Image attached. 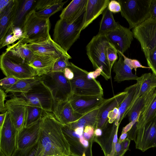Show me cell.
<instances>
[{
  "label": "cell",
  "mask_w": 156,
  "mask_h": 156,
  "mask_svg": "<svg viewBox=\"0 0 156 156\" xmlns=\"http://www.w3.org/2000/svg\"><path fill=\"white\" fill-rule=\"evenodd\" d=\"M69 144L61 123L51 112H46L41 119L36 156H70Z\"/></svg>",
  "instance_id": "obj_1"
},
{
  "label": "cell",
  "mask_w": 156,
  "mask_h": 156,
  "mask_svg": "<svg viewBox=\"0 0 156 156\" xmlns=\"http://www.w3.org/2000/svg\"><path fill=\"white\" fill-rule=\"evenodd\" d=\"M109 42L105 35L97 34L86 47L87 54L94 69L98 70L106 80L110 78L112 69L106 55V47Z\"/></svg>",
  "instance_id": "obj_2"
},
{
  "label": "cell",
  "mask_w": 156,
  "mask_h": 156,
  "mask_svg": "<svg viewBox=\"0 0 156 156\" xmlns=\"http://www.w3.org/2000/svg\"><path fill=\"white\" fill-rule=\"evenodd\" d=\"M73 73L69 80L72 94L78 96H103V91L99 81L89 77V72L70 62L68 66Z\"/></svg>",
  "instance_id": "obj_3"
},
{
  "label": "cell",
  "mask_w": 156,
  "mask_h": 156,
  "mask_svg": "<svg viewBox=\"0 0 156 156\" xmlns=\"http://www.w3.org/2000/svg\"><path fill=\"white\" fill-rule=\"evenodd\" d=\"M50 29L49 19L38 16L33 9L26 16L22 38L27 44L43 41L51 36Z\"/></svg>",
  "instance_id": "obj_4"
},
{
  "label": "cell",
  "mask_w": 156,
  "mask_h": 156,
  "mask_svg": "<svg viewBox=\"0 0 156 156\" xmlns=\"http://www.w3.org/2000/svg\"><path fill=\"white\" fill-rule=\"evenodd\" d=\"M85 12L74 22L68 23L60 19L56 23L53 40L67 52L79 37L84 23Z\"/></svg>",
  "instance_id": "obj_5"
},
{
  "label": "cell",
  "mask_w": 156,
  "mask_h": 156,
  "mask_svg": "<svg viewBox=\"0 0 156 156\" xmlns=\"http://www.w3.org/2000/svg\"><path fill=\"white\" fill-rule=\"evenodd\" d=\"M122 16L126 20L129 29H133L150 17L151 0H118Z\"/></svg>",
  "instance_id": "obj_6"
},
{
  "label": "cell",
  "mask_w": 156,
  "mask_h": 156,
  "mask_svg": "<svg viewBox=\"0 0 156 156\" xmlns=\"http://www.w3.org/2000/svg\"><path fill=\"white\" fill-rule=\"evenodd\" d=\"M12 96L22 100L27 105L40 107L48 112H52L53 98L49 90L42 81L27 93H14Z\"/></svg>",
  "instance_id": "obj_7"
},
{
  "label": "cell",
  "mask_w": 156,
  "mask_h": 156,
  "mask_svg": "<svg viewBox=\"0 0 156 156\" xmlns=\"http://www.w3.org/2000/svg\"><path fill=\"white\" fill-rule=\"evenodd\" d=\"M0 67L6 77L21 79L32 78L37 76L35 71L27 62L5 51L0 55Z\"/></svg>",
  "instance_id": "obj_8"
},
{
  "label": "cell",
  "mask_w": 156,
  "mask_h": 156,
  "mask_svg": "<svg viewBox=\"0 0 156 156\" xmlns=\"http://www.w3.org/2000/svg\"><path fill=\"white\" fill-rule=\"evenodd\" d=\"M41 81L50 90L54 103L68 100L72 94L69 80L63 72L51 71L42 76Z\"/></svg>",
  "instance_id": "obj_9"
},
{
  "label": "cell",
  "mask_w": 156,
  "mask_h": 156,
  "mask_svg": "<svg viewBox=\"0 0 156 156\" xmlns=\"http://www.w3.org/2000/svg\"><path fill=\"white\" fill-rule=\"evenodd\" d=\"M134 37L139 42L146 58L156 47V20L150 17L132 29Z\"/></svg>",
  "instance_id": "obj_10"
},
{
  "label": "cell",
  "mask_w": 156,
  "mask_h": 156,
  "mask_svg": "<svg viewBox=\"0 0 156 156\" xmlns=\"http://www.w3.org/2000/svg\"><path fill=\"white\" fill-rule=\"evenodd\" d=\"M63 134L69 146L70 156H92L93 141H89L83 134H77L74 129L67 124H61Z\"/></svg>",
  "instance_id": "obj_11"
},
{
  "label": "cell",
  "mask_w": 156,
  "mask_h": 156,
  "mask_svg": "<svg viewBox=\"0 0 156 156\" xmlns=\"http://www.w3.org/2000/svg\"><path fill=\"white\" fill-rule=\"evenodd\" d=\"M18 132L7 111L4 122L0 129V150L6 156H11L17 149Z\"/></svg>",
  "instance_id": "obj_12"
},
{
  "label": "cell",
  "mask_w": 156,
  "mask_h": 156,
  "mask_svg": "<svg viewBox=\"0 0 156 156\" xmlns=\"http://www.w3.org/2000/svg\"><path fill=\"white\" fill-rule=\"evenodd\" d=\"M120 124L115 121L108 124L102 130L99 136H94V142L97 143L101 148L105 156H115V147L119 139L118 132Z\"/></svg>",
  "instance_id": "obj_13"
},
{
  "label": "cell",
  "mask_w": 156,
  "mask_h": 156,
  "mask_svg": "<svg viewBox=\"0 0 156 156\" xmlns=\"http://www.w3.org/2000/svg\"><path fill=\"white\" fill-rule=\"evenodd\" d=\"M35 54L61 57H66L72 58L67 52L64 50L51 39V36L48 39L37 42L25 44Z\"/></svg>",
  "instance_id": "obj_14"
},
{
  "label": "cell",
  "mask_w": 156,
  "mask_h": 156,
  "mask_svg": "<svg viewBox=\"0 0 156 156\" xmlns=\"http://www.w3.org/2000/svg\"><path fill=\"white\" fill-rule=\"evenodd\" d=\"M5 104L15 127L19 131L25 126L27 105L22 100L13 96Z\"/></svg>",
  "instance_id": "obj_15"
},
{
  "label": "cell",
  "mask_w": 156,
  "mask_h": 156,
  "mask_svg": "<svg viewBox=\"0 0 156 156\" xmlns=\"http://www.w3.org/2000/svg\"><path fill=\"white\" fill-rule=\"evenodd\" d=\"M105 36L117 51L123 54L130 48L134 37L133 33L130 29L120 24Z\"/></svg>",
  "instance_id": "obj_16"
},
{
  "label": "cell",
  "mask_w": 156,
  "mask_h": 156,
  "mask_svg": "<svg viewBox=\"0 0 156 156\" xmlns=\"http://www.w3.org/2000/svg\"><path fill=\"white\" fill-rule=\"evenodd\" d=\"M103 96H78L72 94L69 100L76 112L84 115L98 108L105 99Z\"/></svg>",
  "instance_id": "obj_17"
},
{
  "label": "cell",
  "mask_w": 156,
  "mask_h": 156,
  "mask_svg": "<svg viewBox=\"0 0 156 156\" xmlns=\"http://www.w3.org/2000/svg\"><path fill=\"white\" fill-rule=\"evenodd\" d=\"M156 130V116L137 130L135 147L142 152L154 147Z\"/></svg>",
  "instance_id": "obj_18"
},
{
  "label": "cell",
  "mask_w": 156,
  "mask_h": 156,
  "mask_svg": "<svg viewBox=\"0 0 156 156\" xmlns=\"http://www.w3.org/2000/svg\"><path fill=\"white\" fill-rule=\"evenodd\" d=\"M41 119L27 126L23 127L18 131L17 149H26L33 146L37 143Z\"/></svg>",
  "instance_id": "obj_19"
},
{
  "label": "cell",
  "mask_w": 156,
  "mask_h": 156,
  "mask_svg": "<svg viewBox=\"0 0 156 156\" xmlns=\"http://www.w3.org/2000/svg\"><path fill=\"white\" fill-rule=\"evenodd\" d=\"M126 94V91L119 93L112 97L105 99L98 108L96 128L102 129L108 123L109 112L115 108H119Z\"/></svg>",
  "instance_id": "obj_20"
},
{
  "label": "cell",
  "mask_w": 156,
  "mask_h": 156,
  "mask_svg": "<svg viewBox=\"0 0 156 156\" xmlns=\"http://www.w3.org/2000/svg\"><path fill=\"white\" fill-rule=\"evenodd\" d=\"M52 112L56 119L64 124L75 122L83 115L74 110L69 100L54 102Z\"/></svg>",
  "instance_id": "obj_21"
},
{
  "label": "cell",
  "mask_w": 156,
  "mask_h": 156,
  "mask_svg": "<svg viewBox=\"0 0 156 156\" xmlns=\"http://www.w3.org/2000/svg\"><path fill=\"white\" fill-rule=\"evenodd\" d=\"M143 79L142 75L136 80V83L127 87L124 90L126 91V94L118 108V114L115 120L120 124L123 118L127 115L129 109L138 98Z\"/></svg>",
  "instance_id": "obj_22"
},
{
  "label": "cell",
  "mask_w": 156,
  "mask_h": 156,
  "mask_svg": "<svg viewBox=\"0 0 156 156\" xmlns=\"http://www.w3.org/2000/svg\"><path fill=\"white\" fill-rule=\"evenodd\" d=\"M20 2L19 0H11L8 6L0 13V42L12 24Z\"/></svg>",
  "instance_id": "obj_23"
},
{
  "label": "cell",
  "mask_w": 156,
  "mask_h": 156,
  "mask_svg": "<svg viewBox=\"0 0 156 156\" xmlns=\"http://www.w3.org/2000/svg\"><path fill=\"white\" fill-rule=\"evenodd\" d=\"M109 2V0H87L82 30L102 14Z\"/></svg>",
  "instance_id": "obj_24"
},
{
  "label": "cell",
  "mask_w": 156,
  "mask_h": 156,
  "mask_svg": "<svg viewBox=\"0 0 156 156\" xmlns=\"http://www.w3.org/2000/svg\"><path fill=\"white\" fill-rule=\"evenodd\" d=\"M87 0H73L62 9L60 19L68 23H72L85 11Z\"/></svg>",
  "instance_id": "obj_25"
},
{
  "label": "cell",
  "mask_w": 156,
  "mask_h": 156,
  "mask_svg": "<svg viewBox=\"0 0 156 156\" xmlns=\"http://www.w3.org/2000/svg\"><path fill=\"white\" fill-rule=\"evenodd\" d=\"M59 58L35 55L34 59L29 64L35 71L37 76H42L51 71L55 63Z\"/></svg>",
  "instance_id": "obj_26"
},
{
  "label": "cell",
  "mask_w": 156,
  "mask_h": 156,
  "mask_svg": "<svg viewBox=\"0 0 156 156\" xmlns=\"http://www.w3.org/2000/svg\"><path fill=\"white\" fill-rule=\"evenodd\" d=\"M119 58L114 63L112 71L115 75L114 80L117 83L130 80H136L138 77L132 73V69L125 63L121 54L118 51Z\"/></svg>",
  "instance_id": "obj_27"
},
{
  "label": "cell",
  "mask_w": 156,
  "mask_h": 156,
  "mask_svg": "<svg viewBox=\"0 0 156 156\" xmlns=\"http://www.w3.org/2000/svg\"><path fill=\"white\" fill-rule=\"evenodd\" d=\"M25 44L23 38H21L16 43L8 45L5 52L23 59L29 64L34 59L35 55L25 45Z\"/></svg>",
  "instance_id": "obj_28"
},
{
  "label": "cell",
  "mask_w": 156,
  "mask_h": 156,
  "mask_svg": "<svg viewBox=\"0 0 156 156\" xmlns=\"http://www.w3.org/2000/svg\"><path fill=\"white\" fill-rule=\"evenodd\" d=\"M155 90V88L152 89L136 99L129 109L127 114L129 122L137 121L140 113L145 108Z\"/></svg>",
  "instance_id": "obj_29"
},
{
  "label": "cell",
  "mask_w": 156,
  "mask_h": 156,
  "mask_svg": "<svg viewBox=\"0 0 156 156\" xmlns=\"http://www.w3.org/2000/svg\"><path fill=\"white\" fill-rule=\"evenodd\" d=\"M156 116V89L148 103L140 113L137 122V130L143 127Z\"/></svg>",
  "instance_id": "obj_30"
},
{
  "label": "cell",
  "mask_w": 156,
  "mask_h": 156,
  "mask_svg": "<svg viewBox=\"0 0 156 156\" xmlns=\"http://www.w3.org/2000/svg\"><path fill=\"white\" fill-rule=\"evenodd\" d=\"M42 76H36L33 78L19 79L15 84L5 90L6 93H26L33 87L41 81Z\"/></svg>",
  "instance_id": "obj_31"
},
{
  "label": "cell",
  "mask_w": 156,
  "mask_h": 156,
  "mask_svg": "<svg viewBox=\"0 0 156 156\" xmlns=\"http://www.w3.org/2000/svg\"><path fill=\"white\" fill-rule=\"evenodd\" d=\"M37 1L35 0H20L12 25L22 29L26 16L32 9Z\"/></svg>",
  "instance_id": "obj_32"
},
{
  "label": "cell",
  "mask_w": 156,
  "mask_h": 156,
  "mask_svg": "<svg viewBox=\"0 0 156 156\" xmlns=\"http://www.w3.org/2000/svg\"><path fill=\"white\" fill-rule=\"evenodd\" d=\"M102 15L98 34L105 35L115 30L119 24L115 21L112 13L109 11L108 7L105 9Z\"/></svg>",
  "instance_id": "obj_33"
},
{
  "label": "cell",
  "mask_w": 156,
  "mask_h": 156,
  "mask_svg": "<svg viewBox=\"0 0 156 156\" xmlns=\"http://www.w3.org/2000/svg\"><path fill=\"white\" fill-rule=\"evenodd\" d=\"M98 112V108L83 115L77 121L67 125L74 129L78 127L84 128L88 126L96 129Z\"/></svg>",
  "instance_id": "obj_34"
},
{
  "label": "cell",
  "mask_w": 156,
  "mask_h": 156,
  "mask_svg": "<svg viewBox=\"0 0 156 156\" xmlns=\"http://www.w3.org/2000/svg\"><path fill=\"white\" fill-rule=\"evenodd\" d=\"M22 29L14 26L12 24L6 33L3 40L0 42V48L12 44L20 40L23 36Z\"/></svg>",
  "instance_id": "obj_35"
},
{
  "label": "cell",
  "mask_w": 156,
  "mask_h": 156,
  "mask_svg": "<svg viewBox=\"0 0 156 156\" xmlns=\"http://www.w3.org/2000/svg\"><path fill=\"white\" fill-rule=\"evenodd\" d=\"M46 112L40 107L27 105L25 126H27L41 119Z\"/></svg>",
  "instance_id": "obj_36"
},
{
  "label": "cell",
  "mask_w": 156,
  "mask_h": 156,
  "mask_svg": "<svg viewBox=\"0 0 156 156\" xmlns=\"http://www.w3.org/2000/svg\"><path fill=\"white\" fill-rule=\"evenodd\" d=\"M143 77L138 97L144 94L152 89L156 87V76L151 73L142 74Z\"/></svg>",
  "instance_id": "obj_37"
},
{
  "label": "cell",
  "mask_w": 156,
  "mask_h": 156,
  "mask_svg": "<svg viewBox=\"0 0 156 156\" xmlns=\"http://www.w3.org/2000/svg\"><path fill=\"white\" fill-rule=\"evenodd\" d=\"M67 1H62L55 3L42 10L36 11V13L39 16L49 19L51 16L62 10L64 5Z\"/></svg>",
  "instance_id": "obj_38"
},
{
  "label": "cell",
  "mask_w": 156,
  "mask_h": 156,
  "mask_svg": "<svg viewBox=\"0 0 156 156\" xmlns=\"http://www.w3.org/2000/svg\"><path fill=\"white\" fill-rule=\"evenodd\" d=\"M106 52L107 60L112 69L114 63L118 58V51L109 42L106 47Z\"/></svg>",
  "instance_id": "obj_39"
},
{
  "label": "cell",
  "mask_w": 156,
  "mask_h": 156,
  "mask_svg": "<svg viewBox=\"0 0 156 156\" xmlns=\"http://www.w3.org/2000/svg\"><path fill=\"white\" fill-rule=\"evenodd\" d=\"M37 143L33 146L25 149H16L11 156H36Z\"/></svg>",
  "instance_id": "obj_40"
},
{
  "label": "cell",
  "mask_w": 156,
  "mask_h": 156,
  "mask_svg": "<svg viewBox=\"0 0 156 156\" xmlns=\"http://www.w3.org/2000/svg\"><path fill=\"white\" fill-rule=\"evenodd\" d=\"M69 59L65 56L59 58L55 63L51 71L63 72L69 63Z\"/></svg>",
  "instance_id": "obj_41"
},
{
  "label": "cell",
  "mask_w": 156,
  "mask_h": 156,
  "mask_svg": "<svg viewBox=\"0 0 156 156\" xmlns=\"http://www.w3.org/2000/svg\"><path fill=\"white\" fill-rule=\"evenodd\" d=\"M118 51L122 56L125 63L127 65L132 69H134L135 72V74H136V69L138 68L150 69L149 67H146L142 65L140 62L137 60L129 58L126 57L123 53L119 51Z\"/></svg>",
  "instance_id": "obj_42"
},
{
  "label": "cell",
  "mask_w": 156,
  "mask_h": 156,
  "mask_svg": "<svg viewBox=\"0 0 156 156\" xmlns=\"http://www.w3.org/2000/svg\"><path fill=\"white\" fill-rule=\"evenodd\" d=\"M63 1V0H37L33 9L36 12L41 11L55 3Z\"/></svg>",
  "instance_id": "obj_43"
},
{
  "label": "cell",
  "mask_w": 156,
  "mask_h": 156,
  "mask_svg": "<svg viewBox=\"0 0 156 156\" xmlns=\"http://www.w3.org/2000/svg\"><path fill=\"white\" fill-rule=\"evenodd\" d=\"M146 58L148 67L156 76V47L151 51Z\"/></svg>",
  "instance_id": "obj_44"
},
{
  "label": "cell",
  "mask_w": 156,
  "mask_h": 156,
  "mask_svg": "<svg viewBox=\"0 0 156 156\" xmlns=\"http://www.w3.org/2000/svg\"><path fill=\"white\" fill-rule=\"evenodd\" d=\"M19 79L12 77L7 76L0 80V88L4 90L9 88L15 84Z\"/></svg>",
  "instance_id": "obj_45"
},
{
  "label": "cell",
  "mask_w": 156,
  "mask_h": 156,
  "mask_svg": "<svg viewBox=\"0 0 156 156\" xmlns=\"http://www.w3.org/2000/svg\"><path fill=\"white\" fill-rule=\"evenodd\" d=\"M95 129L91 126H87L84 128L83 136L84 138L89 141H93L94 136Z\"/></svg>",
  "instance_id": "obj_46"
},
{
  "label": "cell",
  "mask_w": 156,
  "mask_h": 156,
  "mask_svg": "<svg viewBox=\"0 0 156 156\" xmlns=\"http://www.w3.org/2000/svg\"><path fill=\"white\" fill-rule=\"evenodd\" d=\"M108 8L112 13H118L121 11L120 5L118 1L115 0H111L110 1Z\"/></svg>",
  "instance_id": "obj_47"
},
{
  "label": "cell",
  "mask_w": 156,
  "mask_h": 156,
  "mask_svg": "<svg viewBox=\"0 0 156 156\" xmlns=\"http://www.w3.org/2000/svg\"><path fill=\"white\" fill-rule=\"evenodd\" d=\"M6 97V93L5 90L0 88V112L1 113H5L7 111L5 103Z\"/></svg>",
  "instance_id": "obj_48"
},
{
  "label": "cell",
  "mask_w": 156,
  "mask_h": 156,
  "mask_svg": "<svg viewBox=\"0 0 156 156\" xmlns=\"http://www.w3.org/2000/svg\"><path fill=\"white\" fill-rule=\"evenodd\" d=\"M137 122H136L133 126L131 129L128 132L127 138L130 140L135 141L137 133Z\"/></svg>",
  "instance_id": "obj_49"
},
{
  "label": "cell",
  "mask_w": 156,
  "mask_h": 156,
  "mask_svg": "<svg viewBox=\"0 0 156 156\" xmlns=\"http://www.w3.org/2000/svg\"><path fill=\"white\" fill-rule=\"evenodd\" d=\"M119 113L118 108H115L110 112L108 116V122L112 123L115 121Z\"/></svg>",
  "instance_id": "obj_50"
},
{
  "label": "cell",
  "mask_w": 156,
  "mask_h": 156,
  "mask_svg": "<svg viewBox=\"0 0 156 156\" xmlns=\"http://www.w3.org/2000/svg\"><path fill=\"white\" fill-rule=\"evenodd\" d=\"M150 13V18L156 20V0H151Z\"/></svg>",
  "instance_id": "obj_51"
},
{
  "label": "cell",
  "mask_w": 156,
  "mask_h": 156,
  "mask_svg": "<svg viewBox=\"0 0 156 156\" xmlns=\"http://www.w3.org/2000/svg\"><path fill=\"white\" fill-rule=\"evenodd\" d=\"M115 156H123L125 152L123 150L121 143L119 141L115 147Z\"/></svg>",
  "instance_id": "obj_52"
},
{
  "label": "cell",
  "mask_w": 156,
  "mask_h": 156,
  "mask_svg": "<svg viewBox=\"0 0 156 156\" xmlns=\"http://www.w3.org/2000/svg\"><path fill=\"white\" fill-rule=\"evenodd\" d=\"M63 73L65 77L69 80H71L73 78V73L68 66L65 69Z\"/></svg>",
  "instance_id": "obj_53"
},
{
  "label": "cell",
  "mask_w": 156,
  "mask_h": 156,
  "mask_svg": "<svg viewBox=\"0 0 156 156\" xmlns=\"http://www.w3.org/2000/svg\"><path fill=\"white\" fill-rule=\"evenodd\" d=\"M11 0H0V13L2 12L8 6Z\"/></svg>",
  "instance_id": "obj_54"
},
{
  "label": "cell",
  "mask_w": 156,
  "mask_h": 156,
  "mask_svg": "<svg viewBox=\"0 0 156 156\" xmlns=\"http://www.w3.org/2000/svg\"><path fill=\"white\" fill-rule=\"evenodd\" d=\"M130 141L129 139L126 138L124 141L121 142L122 149L125 152L129 149Z\"/></svg>",
  "instance_id": "obj_55"
},
{
  "label": "cell",
  "mask_w": 156,
  "mask_h": 156,
  "mask_svg": "<svg viewBox=\"0 0 156 156\" xmlns=\"http://www.w3.org/2000/svg\"><path fill=\"white\" fill-rule=\"evenodd\" d=\"M137 121L131 122L129 123L126 126L124 127L122 129V133H128L131 129L133 126Z\"/></svg>",
  "instance_id": "obj_56"
},
{
  "label": "cell",
  "mask_w": 156,
  "mask_h": 156,
  "mask_svg": "<svg viewBox=\"0 0 156 156\" xmlns=\"http://www.w3.org/2000/svg\"><path fill=\"white\" fill-rule=\"evenodd\" d=\"M7 112V111H6ZM6 114V112L0 115V129H1L4 122Z\"/></svg>",
  "instance_id": "obj_57"
},
{
  "label": "cell",
  "mask_w": 156,
  "mask_h": 156,
  "mask_svg": "<svg viewBox=\"0 0 156 156\" xmlns=\"http://www.w3.org/2000/svg\"><path fill=\"white\" fill-rule=\"evenodd\" d=\"M127 136L128 133H122L119 139V141L120 142H122L125 140L126 138H127Z\"/></svg>",
  "instance_id": "obj_58"
},
{
  "label": "cell",
  "mask_w": 156,
  "mask_h": 156,
  "mask_svg": "<svg viewBox=\"0 0 156 156\" xmlns=\"http://www.w3.org/2000/svg\"><path fill=\"white\" fill-rule=\"evenodd\" d=\"M102 130L100 128H96L94 131V136H99L102 134Z\"/></svg>",
  "instance_id": "obj_59"
},
{
  "label": "cell",
  "mask_w": 156,
  "mask_h": 156,
  "mask_svg": "<svg viewBox=\"0 0 156 156\" xmlns=\"http://www.w3.org/2000/svg\"><path fill=\"white\" fill-rule=\"evenodd\" d=\"M0 156H6L0 150Z\"/></svg>",
  "instance_id": "obj_60"
},
{
  "label": "cell",
  "mask_w": 156,
  "mask_h": 156,
  "mask_svg": "<svg viewBox=\"0 0 156 156\" xmlns=\"http://www.w3.org/2000/svg\"><path fill=\"white\" fill-rule=\"evenodd\" d=\"M154 147H156V130L155 135Z\"/></svg>",
  "instance_id": "obj_61"
},
{
  "label": "cell",
  "mask_w": 156,
  "mask_h": 156,
  "mask_svg": "<svg viewBox=\"0 0 156 156\" xmlns=\"http://www.w3.org/2000/svg\"></svg>",
  "instance_id": "obj_62"
}]
</instances>
